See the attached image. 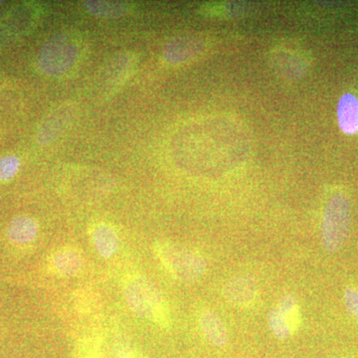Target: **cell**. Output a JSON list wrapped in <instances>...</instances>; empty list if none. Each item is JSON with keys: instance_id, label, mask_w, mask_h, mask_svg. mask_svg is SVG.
I'll use <instances>...</instances> for the list:
<instances>
[{"instance_id": "cell-1", "label": "cell", "mask_w": 358, "mask_h": 358, "mask_svg": "<svg viewBox=\"0 0 358 358\" xmlns=\"http://www.w3.org/2000/svg\"><path fill=\"white\" fill-rule=\"evenodd\" d=\"M124 296L129 307L141 319L150 320L162 329H169L171 310L159 289L140 275H131L124 284Z\"/></svg>"}, {"instance_id": "cell-2", "label": "cell", "mask_w": 358, "mask_h": 358, "mask_svg": "<svg viewBox=\"0 0 358 358\" xmlns=\"http://www.w3.org/2000/svg\"><path fill=\"white\" fill-rule=\"evenodd\" d=\"M154 249L162 266L179 282H197L206 273L207 264L203 257L192 249L166 241L157 242Z\"/></svg>"}, {"instance_id": "cell-3", "label": "cell", "mask_w": 358, "mask_h": 358, "mask_svg": "<svg viewBox=\"0 0 358 358\" xmlns=\"http://www.w3.org/2000/svg\"><path fill=\"white\" fill-rule=\"evenodd\" d=\"M350 226V204L343 194L327 202L322 224V243L327 252L338 251L345 244Z\"/></svg>"}, {"instance_id": "cell-4", "label": "cell", "mask_w": 358, "mask_h": 358, "mask_svg": "<svg viewBox=\"0 0 358 358\" xmlns=\"http://www.w3.org/2000/svg\"><path fill=\"white\" fill-rule=\"evenodd\" d=\"M79 57V48L67 36H55L39 52L38 67L48 76H58L74 66Z\"/></svg>"}, {"instance_id": "cell-5", "label": "cell", "mask_w": 358, "mask_h": 358, "mask_svg": "<svg viewBox=\"0 0 358 358\" xmlns=\"http://www.w3.org/2000/svg\"><path fill=\"white\" fill-rule=\"evenodd\" d=\"M76 115V107L72 103H64L56 108L40 126L37 141L41 145H48L61 136L70 126Z\"/></svg>"}, {"instance_id": "cell-6", "label": "cell", "mask_w": 358, "mask_h": 358, "mask_svg": "<svg viewBox=\"0 0 358 358\" xmlns=\"http://www.w3.org/2000/svg\"><path fill=\"white\" fill-rule=\"evenodd\" d=\"M224 296L236 307H253L259 298L258 284L252 275H237L226 282Z\"/></svg>"}, {"instance_id": "cell-7", "label": "cell", "mask_w": 358, "mask_h": 358, "mask_svg": "<svg viewBox=\"0 0 358 358\" xmlns=\"http://www.w3.org/2000/svg\"><path fill=\"white\" fill-rule=\"evenodd\" d=\"M83 267L81 253L73 247H63L54 252L49 259V268L61 277H73L79 274Z\"/></svg>"}, {"instance_id": "cell-8", "label": "cell", "mask_w": 358, "mask_h": 358, "mask_svg": "<svg viewBox=\"0 0 358 358\" xmlns=\"http://www.w3.org/2000/svg\"><path fill=\"white\" fill-rule=\"evenodd\" d=\"M199 327L204 338L216 348H225L229 341L227 327L222 320L211 310H204L199 315Z\"/></svg>"}, {"instance_id": "cell-9", "label": "cell", "mask_w": 358, "mask_h": 358, "mask_svg": "<svg viewBox=\"0 0 358 358\" xmlns=\"http://www.w3.org/2000/svg\"><path fill=\"white\" fill-rule=\"evenodd\" d=\"M38 224L28 216L13 218L7 228V236L11 243L18 246L31 244L38 235Z\"/></svg>"}, {"instance_id": "cell-10", "label": "cell", "mask_w": 358, "mask_h": 358, "mask_svg": "<svg viewBox=\"0 0 358 358\" xmlns=\"http://www.w3.org/2000/svg\"><path fill=\"white\" fill-rule=\"evenodd\" d=\"M91 238L96 251L103 258H110L119 249V237L109 224L99 223L94 226Z\"/></svg>"}, {"instance_id": "cell-11", "label": "cell", "mask_w": 358, "mask_h": 358, "mask_svg": "<svg viewBox=\"0 0 358 358\" xmlns=\"http://www.w3.org/2000/svg\"><path fill=\"white\" fill-rule=\"evenodd\" d=\"M339 128L345 134L358 133V99L352 94H345L338 103Z\"/></svg>"}, {"instance_id": "cell-12", "label": "cell", "mask_w": 358, "mask_h": 358, "mask_svg": "<svg viewBox=\"0 0 358 358\" xmlns=\"http://www.w3.org/2000/svg\"><path fill=\"white\" fill-rule=\"evenodd\" d=\"M84 6L92 15L105 20H115L122 17L131 11V6L124 1H99L88 0L84 2Z\"/></svg>"}, {"instance_id": "cell-13", "label": "cell", "mask_w": 358, "mask_h": 358, "mask_svg": "<svg viewBox=\"0 0 358 358\" xmlns=\"http://www.w3.org/2000/svg\"><path fill=\"white\" fill-rule=\"evenodd\" d=\"M277 308L286 317L294 334H296L300 329L301 324L300 306H299L296 296L289 293L282 294L278 301Z\"/></svg>"}, {"instance_id": "cell-14", "label": "cell", "mask_w": 358, "mask_h": 358, "mask_svg": "<svg viewBox=\"0 0 358 358\" xmlns=\"http://www.w3.org/2000/svg\"><path fill=\"white\" fill-rule=\"evenodd\" d=\"M194 44L190 40L181 38L173 40L167 45L164 58L171 63H180L190 58L194 53Z\"/></svg>"}, {"instance_id": "cell-15", "label": "cell", "mask_w": 358, "mask_h": 358, "mask_svg": "<svg viewBox=\"0 0 358 358\" xmlns=\"http://www.w3.org/2000/svg\"><path fill=\"white\" fill-rule=\"evenodd\" d=\"M268 324L271 333L279 341H286L294 334L286 317L277 307L273 308L268 313Z\"/></svg>"}, {"instance_id": "cell-16", "label": "cell", "mask_w": 358, "mask_h": 358, "mask_svg": "<svg viewBox=\"0 0 358 358\" xmlns=\"http://www.w3.org/2000/svg\"><path fill=\"white\" fill-rule=\"evenodd\" d=\"M20 160L15 155H4L0 157V181H7L18 173Z\"/></svg>"}, {"instance_id": "cell-17", "label": "cell", "mask_w": 358, "mask_h": 358, "mask_svg": "<svg viewBox=\"0 0 358 358\" xmlns=\"http://www.w3.org/2000/svg\"><path fill=\"white\" fill-rule=\"evenodd\" d=\"M78 358H102L98 343L92 339L82 341L78 352Z\"/></svg>"}, {"instance_id": "cell-18", "label": "cell", "mask_w": 358, "mask_h": 358, "mask_svg": "<svg viewBox=\"0 0 358 358\" xmlns=\"http://www.w3.org/2000/svg\"><path fill=\"white\" fill-rule=\"evenodd\" d=\"M345 305L358 322V289L348 288L345 292Z\"/></svg>"}, {"instance_id": "cell-19", "label": "cell", "mask_w": 358, "mask_h": 358, "mask_svg": "<svg viewBox=\"0 0 358 358\" xmlns=\"http://www.w3.org/2000/svg\"><path fill=\"white\" fill-rule=\"evenodd\" d=\"M115 358H141L138 350L128 345H120L115 350Z\"/></svg>"}, {"instance_id": "cell-20", "label": "cell", "mask_w": 358, "mask_h": 358, "mask_svg": "<svg viewBox=\"0 0 358 358\" xmlns=\"http://www.w3.org/2000/svg\"><path fill=\"white\" fill-rule=\"evenodd\" d=\"M0 2H1V1H0Z\"/></svg>"}]
</instances>
